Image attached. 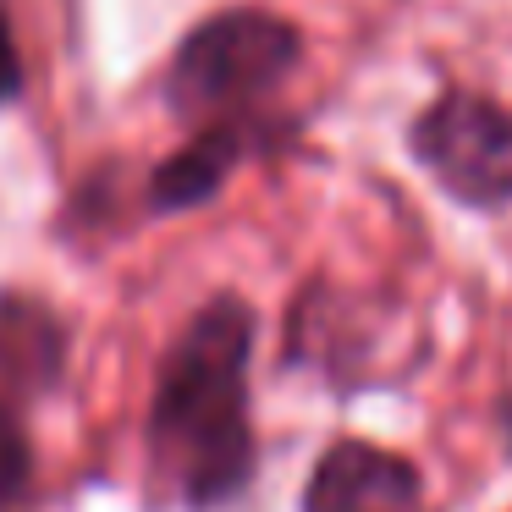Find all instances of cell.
<instances>
[{"label":"cell","instance_id":"9","mask_svg":"<svg viewBox=\"0 0 512 512\" xmlns=\"http://www.w3.org/2000/svg\"><path fill=\"white\" fill-rule=\"evenodd\" d=\"M501 430H507V441H512V402L501 408Z\"/></svg>","mask_w":512,"mask_h":512},{"label":"cell","instance_id":"2","mask_svg":"<svg viewBox=\"0 0 512 512\" xmlns=\"http://www.w3.org/2000/svg\"><path fill=\"white\" fill-rule=\"evenodd\" d=\"M298 28L276 12H215L177 45L166 72V100L188 122H243L270 89L298 67Z\"/></svg>","mask_w":512,"mask_h":512},{"label":"cell","instance_id":"4","mask_svg":"<svg viewBox=\"0 0 512 512\" xmlns=\"http://www.w3.org/2000/svg\"><path fill=\"white\" fill-rule=\"evenodd\" d=\"M303 512H419V474L386 446L336 441L314 463Z\"/></svg>","mask_w":512,"mask_h":512},{"label":"cell","instance_id":"8","mask_svg":"<svg viewBox=\"0 0 512 512\" xmlns=\"http://www.w3.org/2000/svg\"><path fill=\"white\" fill-rule=\"evenodd\" d=\"M23 94V61H17V45H12V28L0 17V105H12Z\"/></svg>","mask_w":512,"mask_h":512},{"label":"cell","instance_id":"6","mask_svg":"<svg viewBox=\"0 0 512 512\" xmlns=\"http://www.w3.org/2000/svg\"><path fill=\"white\" fill-rule=\"evenodd\" d=\"M67 364V331L34 298H0V386L6 391H50Z\"/></svg>","mask_w":512,"mask_h":512},{"label":"cell","instance_id":"7","mask_svg":"<svg viewBox=\"0 0 512 512\" xmlns=\"http://www.w3.org/2000/svg\"><path fill=\"white\" fill-rule=\"evenodd\" d=\"M28 479H34V452H28L23 419L12 413V402H0V512L28 496Z\"/></svg>","mask_w":512,"mask_h":512},{"label":"cell","instance_id":"3","mask_svg":"<svg viewBox=\"0 0 512 512\" xmlns=\"http://www.w3.org/2000/svg\"><path fill=\"white\" fill-rule=\"evenodd\" d=\"M413 155L452 199L474 210L512 204V111L485 94L446 89L413 122Z\"/></svg>","mask_w":512,"mask_h":512},{"label":"cell","instance_id":"1","mask_svg":"<svg viewBox=\"0 0 512 512\" xmlns=\"http://www.w3.org/2000/svg\"><path fill=\"white\" fill-rule=\"evenodd\" d=\"M254 314L243 298H215L171 342L149 408L155 479L188 507H221L254 474L248 424Z\"/></svg>","mask_w":512,"mask_h":512},{"label":"cell","instance_id":"5","mask_svg":"<svg viewBox=\"0 0 512 512\" xmlns=\"http://www.w3.org/2000/svg\"><path fill=\"white\" fill-rule=\"evenodd\" d=\"M248 155V122H210L188 138L171 160H160L149 177V204L155 210H193L210 193H221V182L232 177V166Z\"/></svg>","mask_w":512,"mask_h":512}]
</instances>
